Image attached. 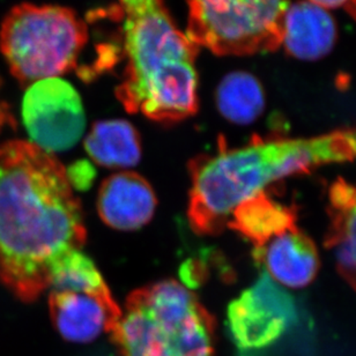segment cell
Masks as SVG:
<instances>
[{
  "instance_id": "1",
  "label": "cell",
  "mask_w": 356,
  "mask_h": 356,
  "mask_svg": "<svg viewBox=\"0 0 356 356\" xmlns=\"http://www.w3.org/2000/svg\"><path fill=\"white\" fill-rule=\"evenodd\" d=\"M85 242L81 207L62 163L29 141L1 145V284L21 301H35Z\"/></svg>"
},
{
  "instance_id": "2",
  "label": "cell",
  "mask_w": 356,
  "mask_h": 356,
  "mask_svg": "<svg viewBox=\"0 0 356 356\" xmlns=\"http://www.w3.org/2000/svg\"><path fill=\"white\" fill-rule=\"evenodd\" d=\"M355 159V129L312 138H254L237 148L228 147L225 139H220L214 154L199 155L188 163V222L199 235H216L228 227L230 216L242 202L274 181Z\"/></svg>"
},
{
  "instance_id": "3",
  "label": "cell",
  "mask_w": 356,
  "mask_h": 356,
  "mask_svg": "<svg viewBox=\"0 0 356 356\" xmlns=\"http://www.w3.org/2000/svg\"><path fill=\"white\" fill-rule=\"evenodd\" d=\"M108 13L120 24L125 70L116 97L124 109L167 124L197 113L200 48L178 29L165 0H118Z\"/></svg>"
},
{
  "instance_id": "4",
  "label": "cell",
  "mask_w": 356,
  "mask_h": 356,
  "mask_svg": "<svg viewBox=\"0 0 356 356\" xmlns=\"http://www.w3.org/2000/svg\"><path fill=\"white\" fill-rule=\"evenodd\" d=\"M89 40L86 22L69 7L14 6L0 28V51L12 76L29 86L76 69Z\"/></svg>"
},
{
  "instance_id": "5",
  "label": "cell",
  "mask_w": 356,
  "mask_h": 356,
  "mask_svg": "<svg viewBox=\"0 0 356 356\" xmlns=\"http://www.w3.org/2000/svg\"><path fill=\"white\" fill-rule=\"evenodd\" d=\"M214 319L177 281L131 293L117 329L160 356H213Z\"/></svg>"
},
{
  "instance_id": "6",
  "label": "cell",
  "mask_w": 356,
  "mask_h": 356,
  "mask_svg": "<svg viewBox=\"0 0 356 356\" xmlns=\"http://www.w3.org/2000/svg\"><path fill=\"white\" fill-rule=\"evenodd\" d=\"M188 38L216 56L277 50L288 0H186Z\"/></svg>"
},
{
  "instance_id": "7",
  "label": "cell",
  "mask_w": 356,
  "mask_h": 356,
  "mask_svg": "<svg viewBox=\"0 0 356 356\" xmlns=\"http://www.w3.org/2000/svg\"><path fill=\"white\" fill-rule=\"evenodd\" d=\"M49 295L52 323L64 339L86 343L113 333L122 317L92 259L76 251L57 270Z\"/></svg>"
},
{
  "instance_id": "8",
  "label": "cell",
  "mask_w": 356,
  "mask_h": 356,
  "mask_svg": "<svg viewBox=\"0 0 356 356\" xmlns=\"http://www.w3.org/2000/svg\"><path fill=\"white\" fill-rule=\"evenodd\" d=\"M22 120L33 144L48 153L73 147L86 127L79 92L60 78L38 80L28 86Z\"/></svg>"
},
{
  "instance_id": "9",
  "label": "cell",
  "mask_w": 356,
  "mask_h": 356,
  "mask_svg": "<svg viewBox=\"0 0 356 356\" xmlns=\"http://www.w3.org/2000/svg\"><path fill=\"white\" fill-rule=\"evenodd\" d=\"M298 321L294 298L263 270L261 277L228 307V325L241 350H264Z\"/></svg>"
},
{
  "instance_id": "10",
  "label": "cell",
  "mask_w": 356,
  "mask_h": 356,
  "mask_svg": "<svg viewBox=\"0 0 356 356\" xmlns=\"http://www.w3.org/2000/svg\"><path fill=\"white\" fill-rule=\"evenodd\" d=\"M155 207L156 197L153 188L136 172H117L106 178L99 188V216L115 229H139L149 222Z\"/></svg>"
},
{
  "instance_id": "11",
  "label": "cell",
  "mask_w": 356,
  "mask_h": 356,
  "mask_svg": "<svg viewBox=\"0 0 356 356\" xmlns=\"http://www.w3.org/2000/svg\"><path fill=\"white\" fill-rule=\"evenodd\" d=\"M270 279L284 287L302 288L312 284L319 268L318 251L310 237L295 227L254 249Z\"/></svg>"
},
{
  "instance_id": "12",
  "label": "cell",
  "mask_w": 356,
  "mask_h": 356,
  "mask_svg": "<svg viewBox=\"0 0 356 356\" xmlns=\"http://www.w3.org/2000/svg\"><path fill=\"white\" fill-rule=\"evenodd\" d=\"M337 34L336 21L325 8L298 1L284 13L281 44L295 58L317 60L332 51Z\"/></svg>"
},
{
  "instance_id": "13",
  "label": "cell",
  "mask_w": 356,
  "mask_h": 356,
  "mask_svg": "<svg viewBox=\"0 0 356 356\" xmlns=\"http://www.w3.org/2000/svg\"><path fill=\"white\" fill-rule=\"evenodd\" d=\"M329 202L326 247L332 249L340 272L356 289V185L343 179L334 181Z\"/></svg>"
},
{
  "instance_id": "14",
  "label": "cell",
  "mask_w": 356,
  "mask_h": 356,
  "mask_svg": "<svg viewBox=\"0 0 356 356\" xmlns=\"http://www.w3.org/2000/svg\"><path fill=\"white\" fill-rule=\"evenodd\" d=\"M294 207L284 205L263 191L242 202L230 216L228 227L254 244V249L296 227Z\"/></svg>"
},
{
  "instance_id": "15",
  "label": "cell",
  "mask_w": 356,
  "mask_h": 356,
  "mask_svg": "<svg viewBox=\"0 0 356 356\" xmlns=\"http://www.w3.org/2000/svg\"><path fill=\"white\" fill-rule=\"evenodd\" d=\"M89 156L108 168H130L141 156L140 137L132 124L124 120H99L85 140Z\"/></svg>"
},
{
  "instance_id": "16",
  "label": "cell",
  "mask_w": 356,
  "mask_h": 356,
  "mask_svg": "<svg viewBox=\"0 0 356 356\" xmlns=\"http://www.w3.org/2000/svg\"><path fill=\"white\" fill-rule=\"evenodd\" d=\"M216 99L220 113L238 125L254 123L266 104L261 81L244 71L227 74L216 89Z\"/></svg>"
},
{
  "instance_id": "17",
  "label": "cell",
  "mask_w": 356,
  "mask_h": 356,
  "mask_svg": "<svg viewBox=\"0 0 356 356\" xmlns=\"http://www.w3.org/2000/svg\"><path fill=\"white\" fill-rule=\"evenodd\" d=\"M1 78H0V88H1ZM5 127H15V120L10 113V106L6 102L0 99V131Z\"/></svg>"
},
{
  "instance_id": "18",
  "label": "cell",
  "mask_w": 356,
  "mask_h": 356,
  "mask_svg": "<svg viewBox=\"0 0 356 356\" xmlns=\"http://www.w3.org/2000/svg\"><path fill=\"white\" fill-rule=\"evenodd\" d=\"M310 3H315L323 8H338V7L350 6L352 0H308Z\"/></svg>"
},
{
  "instance_id": "19",
  "label": "cell",
  "mask_w": 356,
  "mask_h": 356,
  "mask_svg": "<svg viewBox=\"0 0 356 356\" xmlns=\"http://www.w3.org/2000/svg\"><path fill=\"white\" fill-rule=\"evenodd\" d=\"M347 8L356 17V0H352V3H350V6L347 7Z\"/></svg>"
}]
</instances>
